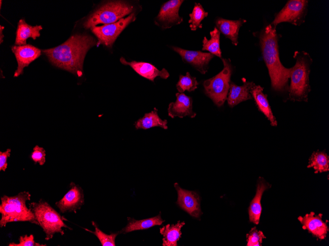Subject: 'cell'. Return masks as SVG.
<instances>
[{
	"instance_id": "d6a6232c",
	"label": "cell",
	"mask_w": 329,
	"mask_h": 246,
	"mask_svg": "<svg viewBox=\"0 0 329 246\" xmlns=\"http://www.w3.org/2000/svg\"><path fill=\"white\" fill-rule=\"evenodd\" d=\"M45 150L43 147L36 145L33 148V151L31 155L32 160L35 164L38 163L40 165H43L46 161Z\"/></svg>"
},
{
	"instance_id": "3957f363",
	"label": "cell",
	"mask_w": 329,
	"mask_h": 246,
	"mask_svg": "<svg viewBox=\"0 0 329 246\" xmlns=\"http://www.w3.org/2000/svg\"><path fill=\"white\" fill-rule=\"evenodd\" d=\"M293 56L296 63L291 68L289 99L293 101L307 102L311 90L309 76L312 59L309 54L304 51L295 52Z\"/></svg>"
},
{
	"instance_id": "484cf974",
	"label": "cell",
	"mask_w": 329,
	"mask_h": 246,
	"mask_svg": "<svg viewBox=\"0 0 329 246\" xmlns=\"http://www.w3.org/2000/svg\"><path fill=\"white\" fill-rule=\"evenodd\" d=\"M308 168H313L315 173H321L329 170V157L324 151L313 152L309 159Z\"/></svg>"
},
{
	"instance_id": "6da1fadb",
	"label": "cell",
	"mask_w": 329,
	"mask_h": 246,
	"mask_svg": "<svg viewBox=\"0 0 329 246\" xmlns=\"http://www.w3.org/2000/svg\"><path fill=\"white\" fill-rule=\"evenodd\" d=\"M96 44V40L91 36L75 34L60 45L42 52L53 64L80 77L83 75L85 55Z\"/></svg>"
},
{
	"instance_id": "8fae6325",
	"label": "cell",
	"mask_w": 329,
	"mask_h": 246,
	"mask_svg": "<svg viewBox=\"0 0 329 246\" xmlns=\"http://www.w3.org/2000/svg\"><path fill=\"white\" fill-rule=\"evenodd\" d=\"M171 48L180 55L184 61L191 64L202 74L207 72L209 63L214 56L209 53L200 51L187 50L174 46Z\"/></svg>"
},
{
	"instance_id": "8992f818",
	"label": "cell",
	"mask_w": 329,
	"mask_h": 246,
	"mask_svg": "<svg viewBox=\"0 0 329 246\" xmlns=\"http://www.w3.org/2000/svg\"><path fill=\"white\" fill-rule=\"evenodd\" d=\"M224 68L216 76L203 83L204 93L217 107L222 106L229 93L232 67L230 59L222 58Z\"/></svg>"
},
{
	"instance_id": "4dcf8cb0",
	"label": "cell",
	"mask_w": 329,
	"mask_h": 246,
	"mask_svg": "<svg viewBox=\"0 0 329 246\" xmlns=\"http://www.w3.org/2000/svg\"><path fill=\"white\" fill-rule=\"evenodd\" d=\"M247 246H261L263 240L266 238L262 231L258 230L255 226L246 234Z\"/></svg>"
},
{
	"instance_id": "30bf717a",
	"label": "cell",
	"mask_w": 329,
	"mask_h": 246,
	"mask_svg": "<svg viewBox=\"0 0 329 246\" xmlns=\"http://www.w3.org/2000/svg\"><path fill=\"white\" fill-rule=\"evenodd\" d=\"M183 1V0H170L164 3L155 19V24L165 29L181 23L183 19L179 16V10Z\"/></svg>"
},
{
	"instance_id": "9a60e30c",
	"label": "cell",
	"mask_w": 329,
	"mask_h": 246,
	"mask_svg": "<svg viewBox=\"0 0 329 246\" xmlns=\"http://www.w3.org/2000/svg\"><path fill=\"white\" fill-rule=\"evenodd\" d=\"M322 214L315 215L314 212H311L303 217H298L297 219L301 223L303 229L307 230L317 239L324 240L327 236L329 228L327 222H324L322 220Z\"/></svg>"
},
{
	"instance_id": "603a6c76",
	"label": "cell",
	"mask_w": 329,
	"mask_h": 246,
	"mask_svg": "<svg viewBox=\"0 0 329 246\" xmlns=\"http://www.w3.org/2000/svg\"><path fill=\"white\" fill-rule=\"evenodd\" d=\"M134 125L136 129L146 130L156 127L164 129H168L167 121L166 119L163 120L159 117L158 109L156 108L135 121Z\"/></svg>"
},
{
	"instance_id": "7a4b0ae2",
	"label": "cell",
	"mask_w": 329,
	"mask_h": 246,
	"mask_svg": "<svg viewBox=\"0 0 329 246\" xmlns=\"http://www.w3.org/2000/svg\"><path fill=\"white\" fill-rule=\"evenodd\" d=\"M258 37L263 58L268 69L273 90L283 92L288 90L291 68H287L279 58L276 27L268 25L260 31L254 32Z\"/></svg>"
},
{
	"instance_id": "1f68e13d",
	"label": "cell",
	"mask_w": 329,
	"mask_h": 246,
	"mask_svg": "<svg viewBox=\"0 0 329 246\" xmlns=\"http://www.w3.org/2000/svg\"><path fill=\"white\" fill-rule=\"evenodd\" d=\"M19 243H10L8 246H46V244H41L35 242L33 235L21 236Z\"/></svg>"
},
{
	"instance_id": "e575fe53",
	"label": "cell",
	"mask_w": 329,
	"mask_h": 246,
	"mask_svg": "<svg viewBox=\"0 0 329 246\" xmlns=\"http://www.w3.org/2000/svg\"><path fill=\"white\" fill-rule=\"evenodd\" d=\"M0 43H1L3 41L2 38H3V36H2V31L3 30L4 27L1 26H0Z\"/></svg>"
},
{
	"instance_id": "52a82bcc",
	"label": "cell",
	"mask_w": 329,
	"mask_h": 246,
	"mask_svg": "<svg viewBox=\"0 0 329 246\" xmlns=\"http://www.w3.org/2000/svg\"><path fill=\"white\" fill-rule=\"evenodd\" d=\"M132 5L124 1H111L100 7L83 23L84 27L91 28L97 25L115 23L133 11Z\"/></svg>"
},
{
	"instance_id": "4316f807",
	"label": "cell",
	"mask_w": 329,
	"mask_h": 246,
	"mask_svg": "<svg viewBox=\"0 0 329 246\" xmlns=\"http://www.w3.org/2000/svg\"><path fill=\"white\" fill-rule=\"evenodd\" d=\"M210 39L208 40L204 36L202 40V51H207L209 53L221 58L222 52L220 46V32L215 27L210 32Z\"/></svg>"
},
{
	"instance_id": "2e32d148",
	"label": "cell",
	"mask_w": 329,
	"mask_h": 246,
	"mask_svg": "<svg viewBox=\"0 0 329 246\" xmlns=\"http://www.w3.org/2000/svg\"><path fill=\"white\" fill-rule=\"evenodd\" d=\"M120 61L123 65L130 66L138 75L152 82L158 77L164 79L169 77L168 72L165 68L160 70L149 63L134 60L129 62L123 57L120 58Z\"/></svg>"
},
{
	"instance_id": "ffe728a7",
	"label": "cell",
	"mask_w": 329,
	"mask_h": 246,
	"mask_svg": "<svg viewBox=\"0 0 329 246\" xmlns=\"http://www.w3.org/2000/svg\"><path fill=\"white\" fill-rule=\"evenodd\" d=\"M255 85L253 82H246L242 85L238 86L230 82L227 98L229 106L233 108L241 102L252 99L250 91Z\"/></svg>"
},
{
	"instance_id": "f1b7e54d",
	"label": "cell",
	"mask_w": 329,
	"mask_h": 246,
	"mask_svg": "<svg viewBox=\"0 0 329 246\" xmlns=\"http://www.w3.org/2000/svg\"><path fill=\"white\" fill-rule=\"evenodd\" d=\"M198 82L196 77L191 76L187 72L185 76L180 75L179 79L176 86L177 90L180 93H183L186 90L189 92L194 91L197 87Z\"/></svg>"
},
{
	"instance_id": "44dd1931",
	"label": "cell",
	"mask_w": 329,
	"mask_h": 246,
	"mask_svg": "<svg viewBox=\"0 0 329 246\" xmlns=\"http://www.w3.org/2000/svg\"><path fill=\"white\" fill-rule=\"evenodd\" d=\"M263 88L259 85H255L250 91L258 109L262 112L269 121L272 126H276L277 122L273 115L271 107L267 100V95L264 94Z\"/></svg>"
},
{
	"instance_id": "d6986e66",
	"label": "cell",
	"mask_w": 329,
	"mask_h": 246,
	"mask_svg": "<svg viewBox=\"0 0 329 246\" xmlns=\"http://www.w3.org/2000/svg\"><path fill=\"white\" fill-rule=\"evenodd\" d=\"M271 187V185L263 177H259L257 185L256 194L251 201L248 213L250 222L258 224L260 222V216L262 213L261 200L263 192Z\"/></svg>"
},
{
	"instance_id": "5b68a950",
	"label": "cell",
	"mask_w": 329,
	"mask_h": 246,
	"mask_svg": "<svg viewBox=\"0 0 329 246\" xmlns=\"http://www.w3.org/2000/svg\"><path fill=\"white\" fill-rule=\"evenodd\" d=\"M29 205L38 225L42 228L46 235V240L51 239L56 233L63 235L65 233L63 228L72 230L64 222V220L67 219L43 200L40 199L37 202H32Z\"/></svg>"
},
{
	"instance_id": "e0dca14e",
	"label": "cell",
	"mask_w": 329,
	"mask_h": 246,
	"mask_svg": "<svg viewBox=\"0 0 329 246\" xmlns=\"http://www.w3.org/2000/svg\"><path fill=\"white\" fill-rule=\"evenodd\" d=\"M175 95V102H171L168 105V116L172 118L175 117L183 118L185 116L194 118L197 114L193 110L192 98L184 93L178 92Z\"/></svg>"
},
{
	"instance_id": "277c9868",
	"label": "cell",
	"mask_w": 329,
	"mask_h": 246,
	"mask_svg": "<svg viewBox=\"0 0 329 246\" xmlns=\"http://www.w3.org/2000/svg\"><path fill=\"white\" fill-rule=\"evenodd\" d=\"M31 194L24 191L13 196L3 195L0 205V227H5L7 223L15 221H29L38 225L33 213L26 204L31 200Z\"/></svg>"
},
{
	"instance_id": "f546056e",
	"label": "cell",
	"mask_w": 329,
	"mask_h": 246,
	"mask_svg": "<svg viewBox=\"0 0 329 246\" xmlns=\"http://www.w3.org/2000/svg\"><path fill=\"white\" fill-rule=\"evenodd\" d=\"M93 226L95 227V231H92L88 229L84 228L86 231L93 233L97 236L100 243L102 246H115V238L119 234L118 233H112L111 234H107L100 230L96 223L94 221H92Z\"/></svg>"
},
{
	"instance_id": "d4e9b609",
	"label": "cell",
	"mask_w": 329,
	"mask_h": 246,
	"mask_svg": "<svg viewBox=\"0 0 329 246\" xmlns=\"http://www.w3.org/2000/svg\"><path fill=\"white\" fill-rule=\"evenodd\" d=\"M128 224L122 229L121 233L126 234L135 230L147 229L155 225H161L164 221L160 213L157 216L141 220H135L128 217Z\"/></svg>"
},
{
	"instance_id": "83f0119b",
	"label": "cell",
	"mask_w": 329,
	"mask_h": 246,
	"mask_svg": "<svg viewBox=\"0 0 329 246\" xmlns=\"http://www.w3.org/2000/svg\"><path fill=\"white\" fill-rule=\"evenodd\" d=\"M208 15L205 11L202 5L199 3H195L192 12L189 14V24L192 30H196L197 28H202L201 21Z\"/></svg>"
},
{
	"instance_id": "ac0fdd59",
	"label": "cell",
	"mask_w": 329,
	"mask_h": 246,
	"mask_svg": "<svg viewBox=\"0 0 329 246\" xmlns=\"http://www.w3.org/2000/svg\"><path fill=\"white\" fill-rule=\"evenodd\" d=\"M245 22L246 20L241 18L237 20H230L219 17L216 19L215 24L220 33L230 39L233 45L236 46L239 29Z\"/></svg>"
},
{
	"instance_id": "7c38bea8",
	"label": "cell",
	"mask_w": 329,
	"mask_h": 246,
	"mask_svg": "<svg viewBox=\"0 0 329 246\" xmlns=\"http://www.w3.org/2000/svg\"><path fill=\"white\" fill-rule=\"evenodd\" d=\"M174 186L178 194L177 204L191 216L199 218L202 212L198 194L195 191L180 188L177 183H175Z\"/></svg>"
},
{
	"instance_id": "9c48e42d",
	"label": "cell",
	"mask_w": 329,
	"mask_h": 246,
	"mask_svg": "<svg viewBox=\"0 0 329 246\" xmlns=\"http://www.w3.org/2000/svg\"><path fill=\"white\" fill-rule=\"evenodd\" d=\"M135 20V16L132 13L115 23L94 26L90 29L98 39L97 44H101L107 47H111L122 31Z\"/></svg>"
},
{
	"instance_id": "836d02e7",
	"label": "cell",
	"mask_w": 329,
	"mask_h": 246,
	"mask_svg": "<svg viewBox=\"0 0 329 246\" xmlns=\"http://www.w3.org/2000/svg\"><path fill=\"white\" fill-rule=\"evenodd\" d=\"M11 149L4 152L0 151V170L5 171L7 167V159L10 156Z\"/></svg>"
},
{
	"instance_id": "5bb4252c",
	"label": "cell",
	"mask_w": 329,
	"mask_h": 246,
	"mask_svg": "<svg viewBox=\"0 0 329 246\" xmlns=\"http://www.w3.org/2000/svg\"><path fill=\"white\" fill-rule=\"evenodd\" d=\"M11 50L18 63L17 69L14 74V77L22 74L24 68L39 57L41 55L40 50L30 44L14 45L12 47Z\"/></svg>"
},
{
	"instance_id": "cb8c5ba5",
	"label": "cell",
	"mask_w": 329,
	"mask_h": 246,
	"mask_svg": "<svg viewBox=\"0 0 329 246\" xmlns=\"http://www.w3.org/2000/svg\"><path fill=\"white\" fill-rule=\"evenodd\" d=\"M185 224L184 221H178L176 224H166L160 228V233L163 236V246H177L181 238V229Z\"/></svg>"
},
{
	"instance_id": "ba28073f",
	"label": "cell",
	"mask_w": 329,
	"mask_h": 246,
	"mask_svg": "<svg viewBox=\"0 0 329 246\" xmlns=\"http://www.w3.org/2000/svg\"><path fill=\"white\" fill-rule=\"evenodd\" d=\"M308 0H290L275 14L271 25L274 27L281 23L287 22L295 26L303 23L307 14Z\"/></svg>"
},
{
	"instance_id": "7402d4cb",
	"label": "cell",
	"mask_w": 329,
	"mask_h": 246,
	"mask_svg": "<svg viewBox=\"0 0 329 246\" xmlns=\"http://www.w3.org/2000/svg\"><path fill=\"white\" fill-rule=\"evenodd\" d=\"M42 29L41 26H32L26 23L24 19H21L18 23L15 44L18 46L26 45L29 38L35 40L40 36V31Z\"/></svg>"
},
{
	"instance_id": "4fadbf2b",
	"label": "cell",
	"mask_w": 329,
	"mask_h": 246,
	"mask_svg": "<svg viewBox=\"0 0 329 246\" xmlns=\"http://www.w3.org/2000/svg\"><path fill=\"white\" fill-rule=\"evenodd\" d=\"M70 188L64 196L55 204L60 212H74L80 209L84 204V194L81 188L73 182L70 184Z\"/></svg>"
}]
</instances>
